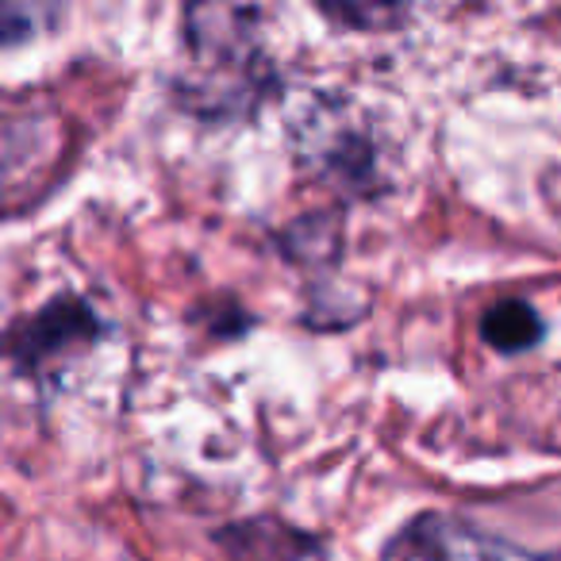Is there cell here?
Listing matches in <instances>:
<instances>
[{
  "label": "cell",
  "mask_w": 561,
  "mask_h": 561,
  "mask_svg": "<svg viewBox=\"0 0 561 561\" xmlns=\"http://www.w3.org/2000/svg\"><path fill=\"white\" fill-rule=\"evenodd\" d=\"M277 93V66L257 12L231 0H188L181 12V70L173 101L196 119H247Z\"/></svg>",
  "instance_id": "obj_1"
},
{
  "label": "cell",
  "mask_w": 561,
  "mask_h": 561,
  "mask_svg": "<svg viewBox=\"0 0 561 561\" xmlns=\"http://www.w3.org/2000/svg\"><path fill=\"white\" fill-rule=\"evenodd\" d=\"M101 331L104 323L93 312V305L85 297L62 293V297H50L39 312L0 331V358H9L16 374L43 381L62 358L93 346Z\"/></svg>",
  "instance_id": "obj_2"
},
{
  "label": "cell",
  "mask_w": 561,
  "mask_h": 561,
  "mask_svg": "<svg viewBox=\"0 0 561 561\" xmlns=\"http://www.w3.org/2000/svg\"><path fill=\"white\" fill-rule=\"evenodd\" d=\"M308 124H297V154L312 170H320L331 185L351 188L354 196H366L377 181L374 147L362 131L331 116H300Z\"/></svg>",
  "instance_id": "obj_3"
},
{
  "label": "cell",
  "mask_w": 561,
  "mask_h": 561,
  "mask_svg": "<svg viewBox=\"0 0 561 561\" xmlns=\"http://www.w3.org/2000/svg\"><path fill=\"white\" fill-rule=\"evenodd\" d=\"M512 550L492 538H484L481 530L466 527L461 519L450 515H415L389 546H385L381 561H507Z\"/></svg>",
  "instance_id": "obj_4"
},
{
  "label": "cell",
  "mask_w": 561,
  "mask_h": 561,
  "mask_svg": "<svg viewBox=\"0 0 561 561\" xmlns=\"http://www.w3.org/2000/svg\"><path fill=\"white\" fill-rule=\"evenodd\" d=\"M216 542L231 561H305L308 553H316L312 535L270 515L216 530Z\"/></svg>",
  "instance_id": "obj_5"
},
{
  "label": "cell",
  "mask_w": 561,
  "mask_h": 561,
  "mask_svg": "<svg viewBox=\"0 0 561 561\" xmlns=\"http://www.w3.org/2000/svg\"><path fill=\"white\" fill-rule=\"evenodd\" d=\"M280 250L297 265H308V270L339 262V250H343V219L331 216V211L297 219L289 231H280Z\"/></svg>",
  "instance_id": "obj_6"
},
{
  "label": "cell",
  "mask_w": 561,
  "mask_h": 561,
  "mask_svg": "<svg viewBox=\"0 0 561 561\" xmlns=\"http://www.w3.org/2000/svg\"><path fill=\"white\" fill-rule=\"evenodd\" d=\"M481 339L500 354H523L542 343V320L523 300H500L481 316Z\"/></svg>",
  "instance_id": "obj_7"
},
{
  "label": "cell",
  "mask_w": 561,
  "mask_h": 561,
  "mask_svg": "<svg viewBox=\"0 0 561 561\" xmlns=\"http://www.w3.org/2000/svg\"><path fill=\"white\" fill-rule=\"evenodd\" d=\"M66 0H0V50L24 47L58 27Z\"/></svg>",
  "instance_id": "obj_8"
},
{
  "label": "cell",
  "mask_w": 561,
  "mask_h": 561,
  "mask_svg": "<svg viewBox=\"0 0 561 561\" xmlns=\"http://www.w3.org/2000/svg\"><path fill=\"white\" fill-rule=\"evenodd\" d=\"M312 4L346 32H392L408 16V0H312Z\"/></svg>",
  "instance_id": "obj_9"
}]
</instances>
